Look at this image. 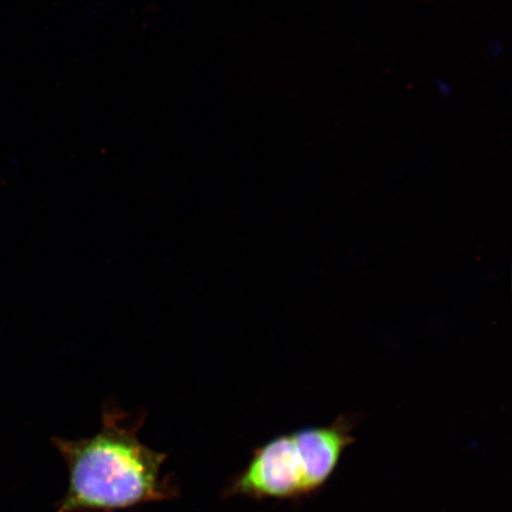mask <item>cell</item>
Segmentation results:
<instances>
[{"mask_svg": "<svg viewBox=\"0 0 512 512\" xmlns=\"http://www.w3.org/2000/svg\"><path fill=\"white\" fill-rule=\"evenodd\" d=\"M144 420V414L133 418L107 405L93 437L53 438L69 473L66 495L55 512H115L179 496L174 477H162L168 454L152 450L138 437Z\"/></svg>", "mask_w": 512, "mask_h": 512, "instance_id": "cell-1", "label": "cell"}, {"mask_svg": "<svg viewBox=\"0 0 512 512\" xmlns=\"http://www.w3.org/2000/svg\"><path fill=\"white\" fill-rule=\"evenodd\" d=\"M326 484L302 430L277 435L254 448L243 469L230 478L223 497L300 502Z\"/></svg>", "mask_w": 512, "mask_h": 512, "instance_id": "cell-2", "label": "cell"}]
</instances>
